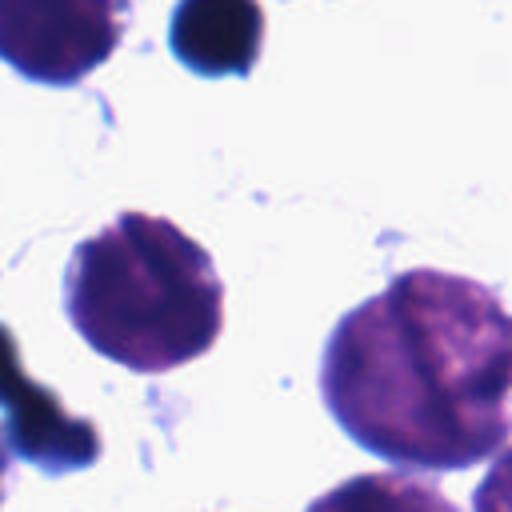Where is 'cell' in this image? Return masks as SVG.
<instances>
[{
	"instance_id": "4",
	"label": "cell",
	"mask_w": 512,
	"mask_h": 512,
	"mask_svg": "<svg viewBox=\"0 0 512 512\" xmlns=\"http://www.w3.org/2000/svg\"><path fill=\"white\" fill-rule=\"evenodd\" d=\"M0 408L8 412V432L20 460L52 476H64L100 460L96 424L84 416L76 420L72 412L60 408L56 392L24 376L20 348L4 324H0Z\"/></svg>"
},
{
	"instance_id": "7",
	"label": "cell",
	"mask_w": 512,
	"mask_h": 512,
	"mask_svg": "<svg viewBox=\"0 0 512 512\" xmlns=\"http://www.w3.org/2000/svg\"><path fill=\"white\" fill-rule=\"evenodd\" d=\"M472 512H512V448H504L472 496Z\"/></svg>"
},
{
	"instance_id": "8",
	"label": "cell",
	"mask_w": 512,
	"mask_h": 512,
	"mask_svg": "<svg viewBox=\"0 0 512 512\" xmlns=\"http://www.w3.org/2000/svg\"><path fill=\"white\" fill-rule=\"evenodd\" d=\"M4 480H8V448L0 440V504H4Z\"/></svg>"
},
{
	"instance_id": "2",
	"label": "cell",
	"mask_w": 512,
	"mask_h": 512,
	"mask_svg": "<svg viewBox=\"0 0 512 512\" xmlns=\"http://www.w3.org/2000/svg\"><path fill=\"white\" fill-rule=\"evenodd\" d=\"M64 308L100 356L152 376L220 340L224 284L212 256L172 220L120 212L72 252Z\"/></svg>"
},
{
	"instance_id": "3",
	"label": "cell",
	"mask_w": 512,
	"mask_h": 512,
	"mask_svg": "<svg viewBox=\"0 0 512 512\" xmlns=\"http://www.w3.org/2000/svg\"><path fill=\"white\" fill-rule=\"evenodd\" d=\"M128 0H0V60L24 80L72 88L124 40Z\"/></svg>"
},
{
	"instance_id": "6",
	"label": "cell",
	"mask_w": 512,
	"mask_h": 512,
	"mask_svg": "<svg viewBox=\"0 0 512 512\" xmlns=\"http://www.w3.org/2000/svg\"><path fill=\"white\" fill-rule=\"evenodd\" d=\"M308 512H456V504L416 476L364 472L316 496Z\"/></svg>"
},
{
	"instance_id": "1",
	"label": "cell",
	"mask_w": 512,
	"mask_h": 512,
	"mask_svg": "<svg viewBox=\"0 0 512 512\" xmlns=\"http://www.w3.org/2000/svg\"><path fill=\"white\" fill-rule=\"evenodd\" d=\"M320 392L336 424L392 464H480L512 436V312L480 280L400 272L336 320Z\"/></svg>"
},
{
	"instance_id": "5",
	"label": "cell",
	"mask_w": 512,
	"mask_h": 512,
	"mask_svg": "<svg viewBox=\"0 0 512 512\" xmlns=\"http://www.w3.org/2000/svg\"><path fill=\"white\" fill-rule=\"evenodd\" d=\"M168 48L196 76H248L264 48V8L260 0H176Z\"/></svg>"
}]
</instances>
